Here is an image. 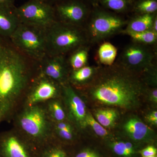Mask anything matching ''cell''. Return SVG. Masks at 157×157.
Instances as JSON below:
<instances>
[{"label":"cell","instance_id":"2e32d148","mask_svg":"<svg viewBox=\"0 0 157 157\" xmlns=\"http://www.w3.org/2000/svg\"><path fill=\"white\" fill-rule=\"evenodd\" d=\"M124 129L128 136L135 141H146L151 137V129L137 118L128 120L124 124Z\"/></svg>","mask_w":157,"mask_h":157},{"label":"cell","instance_id":"603a6c76","mask_svg":"<svg viewBox=\"0 0 157 157\" xmlns=\"http://www.w3.org/2000/svg\"><path fill=\"white\" fill-rule=\"evenodd\" d=\"M99 6L109 11L124 13L132 9L134 0H98Z\"/></svg>","mask_w":157,"mask_h":157},{"label":"cell","instance_id":"8992f818","mask_svg":"<svg viewBox=\"0 0 157 157\" xmlns=\"http://www.w3.org/2000/svg\"><path fill=\"white\" fill-rule=\"evenodd\" d=\"M46 29L20 23L9 39L21 52L39 62L47 54Z\"/></svg>","mask_w":157,"mask_h":157},{"label":"cell","instance_id":"9a60e30c","mask_svg":"<svg viewBox=\"0 0 157 157\" xmlns=\"http://www.w3.org/2000/svg\"><path fill=\"white\" fill-rule=\"evenodd\" d=\"M15 8H0L1 38L10 39L20 23L14 11Z\"/></svg>","mask_w":157,"mask_h":157},{"label":"cell","instance_id":"ffe728a7","mask_svg":"<svg viewBox=\"0 0 157 157\" xmlns=\"http://www.w3.org/2000/svg\"><path fill=\"white\" fill-rule=\"evenodd\" d=\"M156 16L157 13L135 14L133 18L128 21L126 28L123 31L140 32L151 29L153 23Z\"/></svg>","mask_w":157,"mask_h":157},{"label":"cell","instance_id":"4dcf8cb0","mask_svg":"<svg viewBox=\"0 0 157 157\" xmlns=\"http://www.w3.org/2000/svg\"><path fill=\"white\" fill-rule=\"evenodd\" d=\"M14 3L15 0H0V8L14 9L16 7Z\"/></svg>","mask_w":157,"mask_h":157},{"label":"cell","instance_id":"5b68a950","mask_svg":"<svg viewBox=\"0 0 157 157\" xmlns=\"http://www.w3.org/2000/svg\"><path fill=\"white\" fill-rule=\"evenodd\" d=\"M128 21L117 13L102 8L93 7L84 26L89 43H96L122 33Z\"/></svg>","mask_w":157,"mask_h":157},{"label":"cell","instance_id":"7a4b0ae2","mask_svg":"<svg viewBox=\"0 0 157 157\" xmlns=\"http://www.w3.org/2000/svg\"><path fill=\"white\" fill-rule=\"evenodd\" d=\"M98 71L87 86V92L102 104L131 109L138 106L145 90V83L138 74L118 63Z\"/></svg>","mask_w":157,"mask_h":157},{"label":"cell","instance_id":"1f68e13d","mask_svg":"<svg viewBox=\"0 0 157 157\" xmlns=\"http://www.w3.org/2000/svg\"><path fill=\"white\" fill-rule=\"evenodd\" d=\"M147 119L148 122L154 125H157V111H152L147 117Z\"/></svg>","mask_w":157,"mask_h":157},{"label":"cell","instance_id":"7c38bea8","mask_svg":"<svg viewBox=\"0 0 157 157\" xmlns=\"http://www.w3.org/2000/svg\"><path fill=\"white\" fill-rule=\"evenodd\" d=\"M62 98L64 104L68 119L79 130L86 126L87 111L84 101L78 91L69 83L62 85Z\"/></svg>","mask_w":157,"mask_h":157},{"label":"cell","instance_id":"277c9868","mask_svg":"<svg viewBox=\"0 0 157 157\" xmlns=\"http://www.w3.org/2000/svg\"><path fill=\"white\" fill-rule=\"evenodd\" d=\"M47 54L67 56L83 45L89 44L83 27L56 21L46 29Z\"/></svg>","mask_w":157,"mask_h":157},{"label":"cell","instance_id":"d6986e66","mask_svg":"<svg viewBox=\"0 0 157 157\" xmlns=\"http://www.w3.org/2000/svg\"><path fill=\"white\" fill-rule=\"evenodd\" d=\"M67 146L52 137L37 151L36 157H70L65 148Z\"/></svg>","mask_w":157,"mask_h":157},{"label":"cell","instance_id":"cb8c5ba5","mask_svg":"<svg viewBox=\"0 0 157 157\" xmlns=\"http://www.w3.org/2000/svg\"><path fill=\"white\" fill-rule=\"evenodd\" d=\"M122 33L131 37L133 42L139 44L151 45L157 42V33L152 29L140 32L123 31Z\"/></svg>","mask_w":157,"mask_h":157},{"label":"cell","instance_id":"5bb4252c","mask_svg":"<svg viewBox=\"0 0 157 157\" xmlns=\"http://www.w3.org/2000/svg\"><path fill=\"white\" fill-rule=\"evenodd\" d=\"M77 131H80L68 119L52 124V137L66 145H71L76 142Z\"/></svg>","mask_w":157,"mask_h":157},{"label":"cell","instance_id":"8d00e7d4","mask_svg":"<svg viewBox=\"0 0 157 157\" xmlns=\"http://www.w3.org/2000/svg\"><path fill=\"white\" fill-rule=\"evenodd\" d=\"M150 157H157L156 155L154 156H151Z\"/></svg>","mask_w":157,"mask_h":157},{"label":"cell","instance_id":"8fae6325","mask_svg":"<svg viewBox=\"0 0 157 157\" xmlns=\"http://www.w3.org/2000/svg\"><path fill=\"white\" fill-rule=\"evenodd\" d=\"M37 150L13 128L0 132V157H36Z\"/></svg>","mask_w":157,"mask_h":157},{"label":"cell","instance_id":"74e56055","mask_svg":"<svg viewBox=\"0 0 157 157\" xmlns=\"http://www.w3.org/2000/svg\"><path fill=\"white\" fill-rule=\"evenodd\" d=\"M151 156H149V157H150Z\"/></svg>","mask_w":157,"mask_h":157},{"label":"cell","instance_id":"52a82bcc","mask_svg":"<svg viewBox=\"0 0 157 157\" xmlns=\"http://www.w3.org/2000/svg\"><path fill=\"white\" fill-rule=\"evenodd\" d=\"M14 11L20 23L47 29L56 21L53 5L43 0H29Z\"/></svg>","mask_w":157,"mask_h":157},{"label":"cell","instance_id":"9c48e42d","mask_svg":"<svg viewBox=\"0 0 157 157\" xmlns=\"http://www.w3.org/2000/svg\"><path fill=\"white\" fill-rule=\"evenodd\" d=\"M53 7L56 21L83 27L93 8L85 0H62Z\"/></svg>","mask_w":157,"mask_h":157},{"label":"cell","instance_id":"4fadbf2b","mask_svg":"<svg viewBox=\"0 0 157 157\" xmlns=\"http://www.w3.org/2000/svg\"><path fill=\"white\" fill-rule=\"evenodd\" d=\"M40 73L61 85L68 82L70 70L66 56L46 54L39 62Z\"/></svg>","mask_w":157,"mask_h":157},{"label":"cell","instance_id":"f546056e","mask_svg":"<svg viewBox=\"0 0 157 157\" xmlns=\"http://www.w3.org/2000/svg\"><path fill=\"white\" fill-rule=\"evenodd\" d=\"M157 149L153 146H149L140 151V153L142 157H149L156 155Z\"/></svg>","mask_w":157,"mask_h":157},{"label":"cell","instance_id":"6da1fadb","mask_svg":"<svg viewBox=\"0 0 157 157\" xmlns=\"http://www.w3.org/2000/svg\"><path fill=\"white\" fill-rule=\"evenodd\" d=\"M40 73L39 62L21 52L10 39L0 37V124L11 121Z\"/></svg>","mask_w":157,"mask_h":157},{"label":"cell","instance_id":"44dd1931","mask_svg":"<svg viewBox=\"0 0 157 157\" xmlns=\"http://www.w3.org/2000/svg\"><path fill=\"white\" fill-rule=\"evenodd\" d=\"M89 48L83 45L71 52L66 56L70 71L78 70L87 65Z\"/></svg>","mask_w":157,"mask_h":157},{"label":"cell","instance_id":"ba28073f","mask_svg":"<svg viewBox=\"0 0 157 157\" xmlns=\"http://www.w3.org/2000/svg\"><path fill=\"white\" fill-rule=\"evenodd\" d=\"M155 56L150 45L133 42L124 48L118 63L126 70L139 74L153 65Z\"/></svg>","mask_w":157,"mask_h":157},{"label":"cell","instance_id":"f1b7e54d","mask_svg":"<svg viewBox=\"0 0 157 157\" xmlns=\"http://www.w3.org/2000/svg\"><path fill=\"white\" fill-rule=\"evenodd\" d=\"M73 157H101L97 152L91 149H85L77 152Z\"/></svg>","mask_w":157,"mask_h":157},{"label":"cell","instance_id":"83f0119b","mask_svg":"<svg viewBox=\"0 0 157 157\" xmlns=\"http://www.w3.org/2000/svg\"><path fill=\"white\" fill-rule=\"evenodd\" d=\"M111 147L113 152L118 155L123 157L132 156L127 150L124 142L115 141L111 144Z\"/></svg>","mask_w":157,"mask_h":157},{"label":"cell","instance_id":"7402d4cb","mask_svg":"<svg viewBox=\"0 0 157 157\" xmlns=\"http://www.w3.org/2000/svg\"><path fill=\"white\" fill-rule=\"evenodd\" d=\"M99 61L102 64L107 66L114 64L117 54V48L110 42L102 43L98 50Z\"/></svg>","mask_w":157,"mask_h":157},{"label":"cell","instance_id":"3957f363","mask_svg":"<svg viewBox=\"0 0 157 157\" xmlns=\"http://www.w3.org/2000/svg\"><path fill=\"white\" fill-rule=\"evenodd\" d=\"M13 127L36 150L52 138V124L43 104L23 106L14 115Z\"/></svg>","mask_w":157,"mask_h":157},{"label":"cell","instance_id":"d4e9b609","mask_svg":"<svg viewBox=\"0 0 157 157\" xmlns=\"http://www.w3.org/2000/svg\"><path fill=\"white\" fill-rule=\"evenodd\" d=\"M97 121L101 125L106 128L113 127L117 119V113L114 109H100L96 112Z\"/></svg>","mask_w":157,"mask_h":157},{"label":"cell","instance_id":"e575fe53","mask_svg":"<svg viewBox=\"0 0 157 157\" xmlns=\"http://www.w3.org/2000/svg\"><path fill=\"white\" fill-rule=\"evenodd\" d=\"M85 1L89 3L92 7L99 6L98 0H85Z\"/></svg>","mask_w":157,"mask_h":157},{"label":"cell","instance_id":"836d02e7","mask_svg":"<svg viewBox=\"0 0 157 157\" xmlns=\"http://www.w3.org/2000/svg\"><path fill=\"white\" fill-rule=\"evenodd\" d=\"M151 29L154 31L155 33H157V16L155 17Z\"/></svg>","mask_w":157,"mask_h":157},{"label":"cell","instance_id":"e0dca14e","mask_svg":"<svg viewBox=\"0 0 157 157\" xmlns=\"http://www.w3.org/2000/svg\"><path fill=\"white\" fill-rule=\"evenodd\" d=\"M98 71L97 68L87 65L78 70H71L68 82L75 89L78 90L92 81Z\"/></svg>","mask_w":157,"mask_h":157},{"label":"cell","instance_id":"d6a6232c","mask_svg":"<svg viewBox=\"0 0 157 157\" xmlns=\"http://www.w3.org/2000/svg\"><path fill=\"white\" fill-rule=\"evenodd\" d=\"M150 98L152 101L155 103L157 102V90L156 88L154 89L151 91Z\"/></svg>","mask_w":157,"mask_h":157},{"label":"cell","instance_id":"4316f807","mask_svg":"<svg viewBox=\"0 0 157 157\" xmlns=\"http://www.w3.org/2000/svg\"><path fill=\"white\" fill-rule=\"evenodd\" d=\"M86 126H90L95 133L101 137H106L108 134L107 130L96 121L90 113L87 112L86 118Z\"/></svg>","mask_w":157,"mask_h":157},{"label":"cell","instance_id":"d590c367","mask_svg":"<svg viewBox=\"0 0 157 157\" xmlns=\"http://www.w3.org/2000/svg\"><path fill=\"white\" fill-rule=\"evenodd\" d=\"M43 1H45L46 2L49 3L52 5H54L56 3L60 1H62V0H43Z\"/></svg>","mask_w":157,"mask_h":157},{"label":"cell","instance_id":"30bf717a","mask_svg":"<svg viewBox=\"0 0 157 157\" xmlns=\"http://www.w3.org/2000/svg\"><path fill=\"white\" fill-rule=\"evenodd\" d=\"M62 85L41 73L29 89L23 106L43 104L62 95Z\"/></svg>","mask_w":157,"mask_h":157},{"label":"cell","instance_id":"484cf974","mask_svg":"<svg viewBox=\"0 0 157 157\" xmlns=\"http://www.w3.org/2000/svg\"><path fill=\"white\" fill-rule=\"evenodd\" d=\"M132 9L135 14H154L157 13V0L134 1Z\"/></svg>","mask_w":157,"mask_h":157},{"label":"cell","instance_id":"ac0fdd59","mask_svg":"<svg viewBox=\"0 0 157 157\" xmlns=\"http://www.w3.org/2000/svg\"><path fill=\"white\" fill-rule=\"evenodd\" d=\"M48 117L52 123L59 122L68 119L62 95L43 103Z\"/></svg>","mask_w":157,"mask_h":157}]
</instances>
